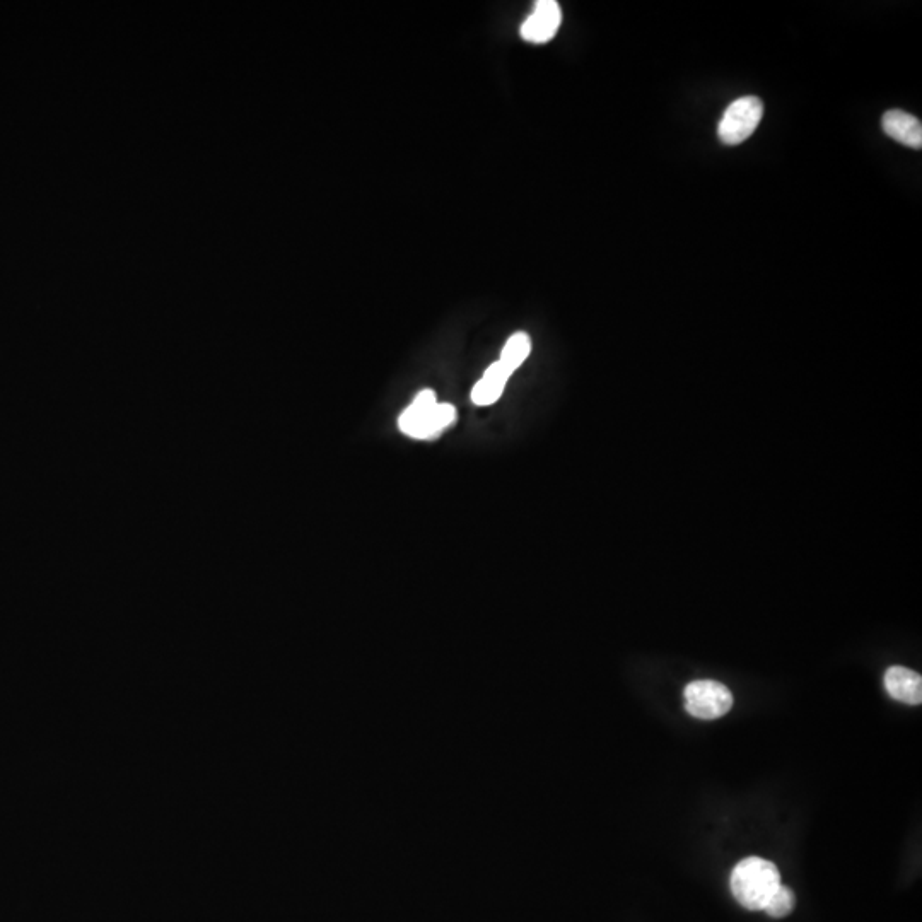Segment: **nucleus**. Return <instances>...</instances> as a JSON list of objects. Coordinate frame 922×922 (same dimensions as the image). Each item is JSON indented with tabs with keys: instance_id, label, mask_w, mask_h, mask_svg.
Segmentation results:
<instances>
[{
	"instance_id": "nucleus-2",
	"label": "nucleus",
	"mask_w": 922,
	"mask_h": 922,
	"mask_svg": "<svg viewBox=\"0 0 922 922\" xmlns=\"http://www.w3.org/2000/svg\"><path fill=\"white\" fill-rule=\"evenodd\" d=\"M453 421V405L436 402L434 391L424 390L415 397L409 409L400 415V429L412 438H434Z\"/></svg>"
},
{
	"instance_id": "nucleus-6",
	"label": "nucleus",
	"mask_w": 922,
	"mask_h": 922,
	"mask_svg": "<svg viewBox=\"0 0 922 922\" xmlns=\"http://www.w3.org/2000/svg\"><path fill=\"white\" fill-rule=\"evenodd\" d=\"M885 689L895 701L909 706H919L922 702V677L904 666H892L885 673Z\"/></svg>"
},
{
	"instance_id": "nucleus-10",
	"label": "nucleus",
	"mask_w": 922,
	"mask_h": 922,
	"mask_svg": "<svg viewBox=\"0 0 922 922\" xmlns=\"http://www.w3.org/2000/svg\"><path fill=\"white\" fill-rule=\"evenodd\" d=\"M794 905H796V897H794L793 890L781 885L765 905L764 912L771 917L781 919V917L789 916L794 911Z\"/></svg>"
},
{
	"instance_id": "nucleus-8",
	"label": "nucleus",
	"mask_w": 922,
	"mask_h": 922,
	"mask_svg": "<svg viewBox=\"0 0 922 922\" xmlns=\"http://www.w3.org/2000/svg\"><path fill=\"white\" fill-rule=\"evenodd\" d=\"M509 376H511V371L501 361L494 362L491 368L485 371L484 378L473 388V402L477 405H492L497 402L504 391V386L508 383Z\"/></svg>"
},
{
	"instance_id": "nucleus-3",
	"label": "nucleus",
	"mask_w": 922,
	"mask_h": 922,
	"mask_svg": "<svg viewBox=\"0 0 922 922\" xmlns=\"http://www.w3.org/2000/svg\"><path fill=\"white\" fill-rule=\"evenodd\" d=\"M685 709L690 716L704 721L723 718L733 707L731 690L716 680H695L687 685Z\"/></svg>"
},
{
	"instance_id": "nucleus-5",
	"label": "nucleus",
	"mask_w": 922,
	"mask_h": 922,
	"mask_svg": "<svg viewBox=\"0 0 922 922\" xmlns=\"http://www.w3.org/2000/svg\"><path fill=\"white\" fill-rule=\"evenodd\" d=\"M561 23V6L555 0H540L535 4L532 16L521 26V36L523 40L542 45L557 35Z\"/></svg>"
},
{
	"instance_id": "nucleus-7",
	"label": "nucleus",
	"mask_w": 922,
	"mask_h": 922,
	"mask_svg": "<svg viewBox=\"0 0 922 922\" xmlns=\"http://www.w3.org/2000/svg\"><path fill=\"white\" fill-rule=\"evenodd\" d=\"M882 127L883 132L893 141L912 149H921L922 123L919 118L902 110H890L883 115Z\"/></svg>"
},
{
	"instance_id": "nucleus-9",
	"label": "nucleus",
	"mask_w": 922,
	"mask_h": 922,
	"mask_svg": "<svg viewBox=\"0 0 922 922\" xmlns=\"http://www.w3.org/2000/svg\"><path fill=\"white\" fill-rule=\"evenodd\" d=\"M530 352H532V340H530V337L525 332L514 333L513 337L504 345L499 361L513 373L526 361V357L530 356Z\"/></svg>"
},
{
	"instance_id": "nucleus-4",
	"label": "nucleus",
	"mask_w": 922,
	"mask_h": 922,
	"mask_svg": "<svg viewBox=\"0 0 922 922\" xmlns=\"http://www.w3.org/2000/svg\"><path fill=\"white\" fill-rule=\"evenodd\" d=\"M762 117H764V103L757 96H745V98L733 101L730 108L724 111L723 118L719 122V139L728 146L742 144L759 127Z\"/></svg>"
},
{
	"instance_id": "nucleus-1",
	"label": "nucleus",
	"mask_w": 922,
	"mask_h": 922,
	"mask_svg": "<svg viewBox=\"0 0 922 922\" xmlns=\"http://www.w3.org/2000/svg\"><path fill=\"white\" fill-rule=\"evenodd\" d=\"M781 887L777 866L764 858H745L731 873V892L748 911H764L772 895Z\"/></svg>"
}]
</instances>
